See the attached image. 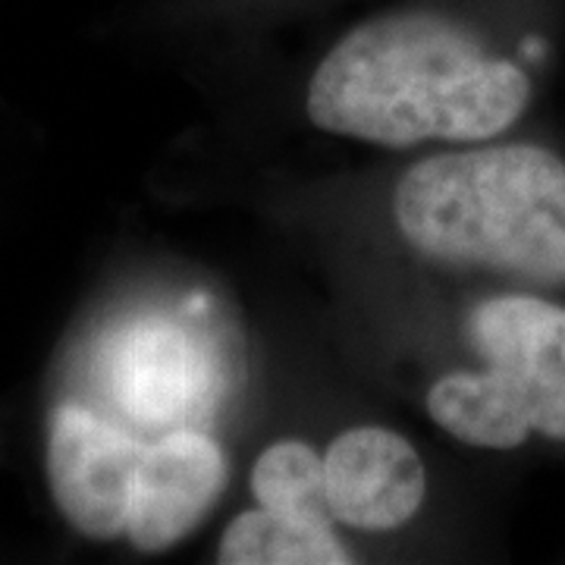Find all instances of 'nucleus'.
Returning a JSON list of instances; mask_svg holds the SVG:
<instances>
[{"label": "nucleus", "instance_id": "obj_1", "mask_svg": "<svg viewBox=\"0 0 565 565\" xmlns=\"http://www.w3.org/2000/svg\"><path fill=\"white\" fill-rule=\"evenodd\" d=\"M531 79L462 22L390 13L355 25L318 63L308 120L343 139L408 148L484 141L525 114Z\"/></svg>", "mask_w": 565, "mask_h": 565}, {"label": "nucleus", "instance_id": "obj_2", "mask_svg": "<svg viewBox=\"0 0 565 565\" xmlns=\"http://www.w3.org/2000/svg\"><path fill=\"white\" fill-rule=\"evenodd\" d=\"M403 239L430 262L565 286V161L541 145L424 158L393 192Z\"/></svg>", "mask_w": 565, "mask_h": 565}, {"label": "nucleus", "instance_id": "obj_3", "mask_svg": "<svg viewBox=\"0 0 565 565\" xmlns=\"http://www.w3.org/2000/svg\"><path fill=\"white\" fill-rule=\"evenodd\" d=\"M484 367L452 371L427 390V415L478 449H515L531 437L565 444V305L493 296L468 321Z\"/></svg>", "mask_w": 565, "mask_h": 565}, {"label": "nucleus", "instance_id": "obj_4", "mask_svg": "<svg viewBox=\"0 0 565 565\" xmlns=\"http://www.w3.org/2000/svg\"><path fill=\"white\" fill-rule=\"evenodd\" d=\"M141 444L85 405L63 403L47 430V481L63 519L85 537L126 534Z\"/></svg>", "mask_w": 565, "mask_h": 565}, {"label": "nucleus", "instance_id": "obj_5", "mask_svg": "<svg viewBox=\"0 0 565 565\" xmlns=\"http://www.w3.org/2000/svg\"><path fill=\"white\" fill-rule=\"evenodd\" d=\"M223 487L226 456L221 444L195 427H170L154 444H145L126 537L141 553L170 550L199 527Z\"/></svg>", "mask_w": 565, "mask_h": 565}, {"label": "nucleus", "instance_id": "obj_6", "mask_svg": "<svg viewBox=\"0 0 565 565\" xmlns=\"http://www.w3.org/2000/svg\"><path fill=\"white\" fill-rule=\"evenodd\" d=\"M323 493L333 522L359 531H393L422 509L427 471L403 434L364 424L327 446Z\"/></svg>", "mask_w": 565, "mask_h": 565}, {"label": "nucleus", "instance_id": "obj_7", "mask_svg": "<svg viewBox=\"0 0 565 565\" xmlns=\"http://www.w3.org/2000/svg\"><path fill=\"white\" fill-rule=\"evenodd\" d=\"M107 384L122 412L148 427H180L214 390L204 349L180 323H129L107 352Z\"/></svg>", "mask_w": 565, "mask_h": 565}, {"label": "nucleus", "instance_id": "obj_8", "mask_svg": "<svg viewBox=\"0 0 565 565\" xmlns=\"http://www.w3.org/2000/svg\"><path fill=\"white\" fill-rule=\"evenodd\" d=\"M217 559L223 565H345L352 553L330 519L258 505L226 525Z\"/></svg>", "mask_w": 565, "mask_h": 565}, {"label": "nucleus", "instance_id": "obj_9", "mask_svg": "<svg viewBox=\"0 0 565 565\" xmlns=\"http://www.w3.org/2000/svg\"><path fill=\"white\" fill-rule=\"evenodd\" d=\"M252 493L267 509L333 522L323 493V459L299 440H280L264 449L252 468Z\"/></svg>", "mask_w": 565, "mask_h": 565}]
</instances>
